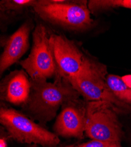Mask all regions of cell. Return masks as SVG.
Listing matches in <instances>:
<instances>
[{
	"label": "cell",
	"instance_id": "cell-12",
	"mask_svg": "<svg viewBox=\"0 0 131 147\" xmlns=\"http://www.w3.org/2000/svg\"><path fill=\"white\" fill-rule=\"evenodd\" d=\"M88 5L92 13L119 7L131 9V0H90Z\"/></svg>",
	"mask_w": 131,
	"mask_h": 147
},
{
	"label": "cell",
	"instance_id": "cell-4",
	"mask_svg": "<svg viewBox=\"0 0 131 147\" xmlns=\"http://www.w3.org/2000/svg\"><path fill=\"white\" fill-rule=\"evenodd\" d=\"M116 109L110 102L88 101L85 107V132L92 140L120 142L123 136Z\"/></svg>",
	"mask_w": 131,
	"mask_h": 147
},
{
	"label": "cell",
	"instance_id": "cell-5",
	"mask_svg": "<svg viewBox=\"0 0 131 147\" xmlns=\"http://www.w3.org/2000/svg\"><path fill=\"white\" fill-rule=\"evenodd\" d=\"M0 122L6 128L9 137L19 142L54 146L60 141L56 134L13 108H1Z\"/></svg>",
	"mask_w": 131,
	"mask_h": 147
},
{
	"label": "cell",
	"instance_id": "cell-1",
	"mask_svg": "<svg viewBox=\"0 0 131 147\" xmlns=\"http://www.w3.org/2000/svg\"><path fill=\"white\" fill-rule=\"evenodd\" d=\"M55 76L54 82L31 79L30 96L22 105L28 115L42 124L55 118L60 105L77 101L80 95L68 81L58 74Z\"/></svg>",
	"mask_w": 131,
	"mask_h": 147
},
{
	"label": "cell",
	"instance_id": "cell-10",
	"mask_svg": "<svg viewBox=\"0 0 131 147\" xmlns=\"http://www.w3.org/2000/svg\"><path fill=\"white\" fill-rule=\"evenodd\" d=\"M1 90L3 100L15 105H23L30 96L31 82L24 71L15 70L3 80Z\"/></svg>",
	"mask_w": 131,
	"mask_h": 147
},
{
	"label": "cell",
	"instance_id": "cell-17",
	"mask_svg": "<svg viewBox=\"0 0 131 147\" xmlns=\"http://www.w3.org/2000/svg\"><path fill=\"white\" fill-rule=\"evenodd\" d=\"M110 147H122L120 142H112Z\"/></svg>",
	"mask_w": 131,
	"mask_h": 147
},
{
	"label": "cell",
	"instance_id": "cell-7",
	"mask_svg": "<svg viewBox=\"0 0 131 147\" xmlns=\"http://www.w3.org/2000/svg\"><path fill=\"white\" fill-rule=\"evenodd\" d=\"M50 44L56 67V74L65 80L77 76L84 68L88 57L64 36L50 35Z\"/></svg>",
	"mask_w": 131,
	"mask_h": 147
},
{
	"label": "cell",
	"instance_id": "cell-15",
	"mask_svg": "<svg viewBox=\"0 0 131 147\" xmlns=\"http://www.w3.org/2000/svg\"><path fill=\"white\" fill-rule=\"evenodd\" d=\"M122 79L129 87L131 88V74L122 77Z\"/></svg>",
	"mask_w": 131,
	"mask_h": 147
},
{
	"label": "cell",
	"instance_id": "cell-6",
	"mask_svg": "<svg viewBox=\"0 0 131 147\" xmlns=\"http://www.w3.org/2000/svg\"><path fill=\"white\" fill-rule=\"evenodd\" d=\"M33 45L28 57L20 65L33 80H47L56 76V67L50 44V35L42 24L32 33Z\"/></svg>",
	"mask_w": 131,
	"mask_h": 147
},
{
	"label": "cell",
	"instance_id": "cell-18",
	"mask_svg": "<svg viewBox=\"0 0 131 147\" xmlns=\"http://www.w3.org/2000/svg\"><path fill=\"white\" fill-rule=\"evenodd\" d=\"M65 147H79V146H74V145H69V146H65Z\"/></svg>",
	"mask_w": 131,
	"mask_h": 147
},
{
	"label": "cell",
	"instance_id": "cell-16",
	"mask_svg": "<svg viewBox=\"0 0 131 147\" xmlns=\"http://www.w3.org/2000/svg\"><path fill=\"white\" fill-rule=\"evenodd\" d=\"M0 147H7V141L5 137H1L0 139Z\"/></svg>",
	"mask_w": 131,
	"mask_h": 147
},
{
	"label": "cell",
	"instance_id": "cell-14",
	"mask_svg": "<svg viewBox=\"0 0 131 147\" xmlns=\"http://www.w3.org/2000/svg\"><path fill=\"white\" fill-rule=\"evenodd\" d=\"M112 142L92 140L91 141L78 145L79 147H110Z\"/></svg>",
	"mask_w": 131,
	"mask_h": 147
},
{
	"label": "cell",
	"instance_id": "cell-11",
	"mask_svg": "<svg viewBox=\"0 0 131 147\" xmlns=\"http://www.w3.org/2000/svg\"><path fill=\"white\" fill-rule=\"evenodd\" d=\"M106 82L110 90L121 102L131 105V88L122 79V77L109 74L106 76Z\"/></svg>",
	"mask_w": 131,
	"mask_h": 147
},
{
	"label": "cell",
	"instance_id": "cell-3",
	"mask_svg": "<svg viewBox=\"0 0 131 147\" xmlns=\"http://www.w3.org/2000/svg\"><path fill=\"white\" fill-rule=\"evenodd\" d=\"M42 20L73 30H84L92 25L88 1L64 0L37 1L33 7Z\"/></svg>",
	"mask_w": 131,
	"mask_h": 147
},
{
	"label": "cell",
	"instance_id": "cell-13",
	"mask_svg": "<svg viewBox=\"0 0 131 147\" xmlns=\"http://www.w3.org/2000/svg\"><path fill=\"white\" fill-rule=\"evenodd\" d=\"M37 1L35 0H4L0 3L1 11H19L28 7H34Z\"/></svg>",
	"mask_w": 131,
	"mask_h": 147
},
{
	"label": "cell",
	"instance_id": "cell-8",
	"mask_svg": "<svg viewBox=\"0 0 131 147\" xmlns=\"http://www.w3.org/2000/svg\"><path fill=\"white\" fill-rule=\"evenodd\" d=\"M75 102L65 104L56 118L54 129L61 136L81 139L85 132V108L78 107Z\"/></svg>",
	"mask_w": 131,
	"mask_h": 147
},
{
	"label": "cell",
	"instance_id": "cell-2",
	"mask_svg": "<svg viewBox=\"0 0 131 147\" xmlns=\"http://www.w3.org/2000/svg\"><path fill=\"white\" fill-rule=\"evenodd\" d=\"M107 72L106 65L88 57L79 74L66 80L88 101L110 102L118 113H126L131 110V105L119 100L110 90L106 82Z\"/></svg>",
	"mask_w": 131,
	"mask_h": 147
},
{
	"label": "cell",
	"instance_id": "cell-9",
	"mask_svg": "<svg viewBox=\"0 0 131 147\" xmlns=\"http://www.w3.org/2000/svg\"><path fill=\"white\" fill-rule=\"evenodd\" d=\"M31 23L26 22L6 41L0 58L1 75L24 55L29 47V36Z\"/></svg>",
	"mask_w": 131,
	"mask_h": 147
},
{
	"label": "cell",
	"instance_id": "cell-19",
	"mask_svg": "<svg viewBox=\"0 0 131 147\" xmlns=\"http://www.w3.org/2000/svg\"><path fill=\"white\" fill-rule=\"evenodd\" d=\"M31 147H37V146H36L35 145H32V146H31Z\"/></svg>",
	"mask_w": 131,
	"mask_h": 147
}]
</instances>
